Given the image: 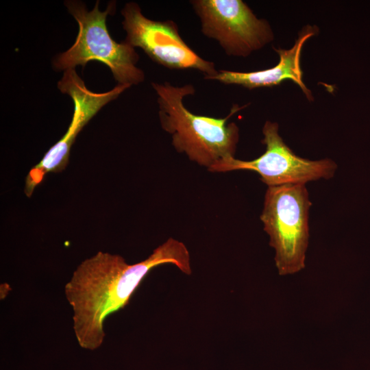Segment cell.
Masks as SVG:
<instances>
[{
  "label": "cell",
  "instance_id": "cell-1",
  "mask_svg": "<svg viewBox=\"0 0 370 370\" xmlns=\"http://www.w3.org/2000/svg\"><path fill=\"white\" fill-rule=\"evenodd\" d=\"M164 264H174L187 275L192 272L187 247L172 238L134 264L120 255L103 251L82 261L64 286L79 345L90 351L100 347L106 335L105 319L123 308L148 273Z\"/></svg>",
  "mask_w": 370,
  "mask_h": 370
},
{
  "label": "cell",
  "instance_id": "cell-2",
  "mask_svg": "<svg viewBox=\"0 0 370 370\" xmlns=\"http://www.w3.org/2000/svg\"><path fill=\"white\" fill-rule=\"evenodd\" d=\"M151 85L158 95L161 127L171 135L177 152L208 170L220 161L234 158L239 129L227 121L245 106L234 105L225 118L197 115L183 102L184 97L195 94L192 84L176 86L165 82Z\"/></svg>",
  "mask_w": 370,
  "mask_h": 370
},
{
  "label": "cell",
  "instance_id": "cell-3",
  "mask_svg": "<svg viewBox=\"0 0 370 370\" xmlns=\"http://www.w3.org/2000/svg\"><path fill=\"white\" fill-rule=\"evenodd\" d=\"M64 4L79 29L74 44L53 60L56 70L84 67L89 61L97 60L108 66L118 84L131 86L143 82L145 74L136 66L139 57L134 47L125 40L116 42L108 30L106 18L114 13V2L109 3L103 12L99 10V1L91 11L79 1H66Z\"/></svg>",
  "mask_w": 370,
  "mask_h": 370
},
{
  "label": "cell",
  "instance_id": "cell-4",
  "mask_svg": "<svg viewBox=\"0 0 370 370\" xmlns=\"http://www.w3.org/2000/svg\"><path fill=\"white\" fill-rule=\"evenodd\" d=\"M312 203L304 184L269 186L260 220L275 249L280 275L293 274L305 267Z\"/></svg>",
  "mask_w": 370,
  "mask_h": 370
},
{
  "label": "cell",
  "instance_id": "cell-5",
  "mask_svg": "<svg viewBox=\"0 0 370 370\" xmlns=\"http://www.w3.org/2000/svg\"><path fill=\"white\" fill-rule=\"evenodd\" d=\"M262 143L266 149L263 154L252 160L231 158L220 161L208 171L224 173L237 170L256 172L269 186L290 184H304L320 179L332 178L337 169L329 158L310 160L297 156L285 144L279 134V125L267 121L262 127Z\"/></svg>",
  "mask_w": 370,
  "mask_h": 370
},
{
  "label": "cell",
  "instance_id": "cell-6",
  "mask_svg": "<svg viewBox=\"0 0 370 370\" xmlns=\"http://www.w3.org/2000/svg\"><path fill=\"white\" fill-rule=\"evenodd\" d=\"M202 34L217 40L225 53L247 57L271 42L273 32L241 0H193Z\"/></svg>",
  "mask_w": 370,
  "mask_h": 370
},
{
  "label": "cell",
  "instance_id": "cell-7",
  "mask_svg": "<svg viewBox=\"0 0 370 370\" xmlns=\"http://www.w3.org/2000/svg\"><path fill=\"white\" fill-rule=\"evenodd\" d=\"M125 41L140 47L154 62L170 69H195L204 77L217 73L214 64L203 59L182 38L176 23L153 21L145 16L140 6L127 3L121 10Z\"/></svg>",
  "mask_w": 370,
  "mask_h": 370
},
{
  "label": "cell",
  "instance_id": "cell-8",
  "mask_svg": "<svg viewBox=\"0 0 370 370\" xmlns=\"http://www.w3.org/2000/svg\"><path fill=\"white\" fill-rule=\"evenodd\" d=\"M316 26L306 25L300 32L293 46L289 49H276L280 60L273 67L252 72H238L219 70L205 79L216 80L225 84H235L249 89L271 87L279 85L284 80H292L297 84L309 100H312L311 91L303 82L301 68V54L306 42L317 34Z\"/></svg>",
  "mask_w": 370,
  "mask_h": 370
}]
</instances>
